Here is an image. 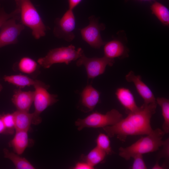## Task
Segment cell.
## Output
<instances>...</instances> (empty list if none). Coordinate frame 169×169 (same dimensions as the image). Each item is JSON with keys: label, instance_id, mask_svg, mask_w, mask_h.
Segmentation results:
<instances>
[{"label": "cell", "instance_id": "cell-1", "mask_svg": "<svg viewBox=\"0 0 169 169\" xmlns=\"http://www.w3.org/2000/svg\"><path fill=\"white\" fill-rule=\"evenodd\" d=\"M156 103L143 104L138 110L128 113L126 117L116 124L103 129L109 137L116 136L122 141H125L129 136L148 135L153 130L151 119L156 112Z\"/></svg>", "mask_w": 169, "mask_h": 169}, {"label": "cell", "instance_id": "cell-2", "mask_svg": "<svg viewBox=\"0 0 169 169\" xmlns=\"http://www.w3.org/2000/svg\"><path fill=\"white\" fill-rule=\"evenodd\" d=\"M163 131L158 128L145 137L126 147H120L119 155L126 160H129L137 154H143L155 151L162 146L164 141L162 139L165 135Z\"/></svg>", "mask_w": 169, "mask_h": 169}, {"label": "cell", "instance_id": "cell-3", "mask_svg": "<svg viewBox=\"0 0 169 169\" xmlns=\"http://www.w3.org/2000/svg\"><path fill=\"white\" fill-rule=\"evenodd\" d=\"M19 11L20 23L32 30V34L39 39L46 34L47 28L31 0H15Z\"/></svg>", "mask_w": 169, "mask_h": 169}, {"label": "cell", "instance_id": "cell-4", "mask_svg": "<svg viewBox=\"0 0 169 169\" xmlns=\"http://www.w3.org/2000/svg\"><path fill=\"white\" fill-rule=\"evenodd\" d=\"M83 53L82 49L75 50L74 46L71 44L67 47H62L51 49L44 57L38 59V64L47 69L56 63H65L66 64L72 61L78 59Z\"/></svg>", "mask_w": 169, "mask_h": 169}, {"label": "cell", "instance_id": "cell-5", "mask_svg": "<svg viewBox=\"0 0 169 169\" xmlns=\"http://www.w3.org/2000/svg\"><path fill=\"white\" fill-rule=\"evenodd\" d=\"M34 88L33 103L35 110L33 113L32 124L38 125L41 123L40 114L49 106L57 102V95L49 93L48 90L49 86L43 82L36 80L33 86Z\"/></svg>", "mask_w": 169, "mask_h": 169}, {"label": "cell", "instance_id": "cell-6", "mask_svg": "<svg viewBox=\"0 0 169 169\" xmlns=\"http://www.w3.org/2000/svg\"><path fill=\"white\" fill-rule=\"evenodd\" d=\"M123 118L122 114L118 110L113 109L105 114L95 112L83 119H78L75 122L78 130L84 128H103L114 125Z\"/></svg>", "mask_w": 169, "mask_h": 169}, {"label": "cell", "instance_id": "cell-7", "mask_svg": "<svg viewBox=\"0 0 169 169\" xmlns=\"http://www.w3.org/2000/svg\"><path fill=\"white\" fill-rule=\"evenodd\" d=\"M115 62L114 59L108 58L105 56L101 58H89L84 53L79 58L76 65H83L85 67L88 79H94L103 74L107 65L112 66Z\"/></svg>", "mask_w": 169, "mask_h": 169}, {"label": "cell", "instance_id": "cell-8", "mask_svg": "<svg viewBox=\"0 0 169 169\" xmlns=\"http://www.w3.org/2000/svg\"><path fill=\"white\" fill-rule=\"evenodd\" d=\"M53 33L54 35L67 42L73 40L75 27V19L73 10L69 9L61 18L55 20Z\"/></svg>", "mask_w": 169, "mask_h": 169}, {"label": "cell", "instance_id": "cell-9", "mask_svg": "<svg viewBox=\"0 0 169 169\" xmlns=\"http://www.w3.org/2000/svg\"><path fill=\"white\" fill-rule=\"evenodd\" d=\"M19 15L11 18L6 21L0 29V48L5 46L16 44L18 38L25 26L17 23Z\"/></svg>", "mask_w": 169, "mask_h": 169}, {"label": "cell", "instance_id": "cell-10", "mask_svg": "<svg viewBox=\"0 0 169 169\" xmlns=\"http://www.w3.org/2000/svg\"><path fill=\"white\" fill-rule=\"evenodd\" d=\"M89 19V25L80 30L82 37L91 47L99 49L105 44L101 38L100 33L101 31L105 29V26L100 24L94 16L90 17Z\"/></svg>", "mask_w": 169, "mask_h": 169}, {"label": "cell", "instance_id": "cell-11", "mask_svg": "<svg viewBox=\"0 0 169 169\" xmlns=\"http://www.w3.org/2000/svg\"><path fill=\"white\" fill-rule=\"evenodd\" d=\"M125 78L128 82H132L139 95L142 98L145 104L156 103V99L151 90L141 80L140 75H135L131 71L126 75Z\"/></svg>", "mask_w": 169, "mask_h": 169}, {"label": "cell", "instance_id": "cell-12", "mask_svg": "<svg viewBox=\"0 0 169 169\" xmlns=\"http://www.w3.org/2000/svg\"><path fill=\"white\" fill-rule=\"evenodd\" d=\"M34 97V91H23L19 88L14 90L11 100L17 110L29 112Z\"/></svg>", "mask_w": 169, "mask_h": 169}, {"label": "cell", "instance_id": "cell-13", "mask_svg": "<svg viewBox=\"0 0 169 169\" xmlns=\"http://www.w3.org/2000/svg\"><path fill=\"white\" fill-rule=\"evenodd\" d=\"M116 98L128 113L135 111L139 107L137 105L131 91L124 87L118 88L115 93Z\"/></svg>", "mask_w": 169, "mask_h": 169}, {"label": "cell", "instance_id": "cell-14", "mask_svg": "<svg viewBox=\"0 0 169 169\" xmlns=\"http://www.w3.org/2000/svg\"><path fill=\"white\" fill-rule=\"evenodd\" d=\"M81 97L82 105L91 111L99 101L100 93L91 85H88L81 93Z\"/></svg>", "mask_w": 169, "mask_h": 169}, {"label": "cell", "instance_id": "cell-15", "mask_svg": "<svg viewBox=\"0 0 169 169\" xmlns=\"http://www.w3.org/2000/svg\"><path fill=\"white\" fill-rule=\"evenodd\" d=\"M31 140L29 138L28 131H16L14 136L9 143L14 152L21 155L30 145Z\"/></svg>", "mask_w": 169, "mask_h": 169}, {"label": "cell", "instance_id": "cell-16", "mask_svg": "<svg viewBox=\"0 0 169 169\" xmlns=\"http://www.w3.org/2000/svg\"><path fill=\"white\" fill-rule=\"evenodd\" d=\"M104 50L105 56L113 59L123 56L126 52L123 44L117 40H113L105 44Z\"/></svg>", "mask_w": 169, "mask_h": 169}, {"label": "cell", "instance_id": "cell-17", "mask_svg": "<svg viewBox=\"0 0 169 169\" xmlns=\"http://www.w3.org/2000/svg\"><path fill=\"white\" fill-rule=\"evenodd\" d=\"M15 120V128L16 131H28L32 123L33 113L16 110L13 112Z\"/></svg>", "mask_w": 169, "mask_h": 169}, {"label": "cell", "instance_id": "cell-18", "mask_svg": "<svg viewBox=\"0 0 169 169\" xmlns=\"http://www.w3.org/2000/svg\"><path fill=\"white\" fill-rule=\"evenodd\" d=\"M4 81L21 89L27 86H33L37 79H33L28 76L21 74L4 75Z\"/></svg>", "mask_w": 169, "mask_h": 169}, {"label": "cell", "instance_id": "cell-19", "mask_svg": "<svg viewBox=\"0 0 169 169\" xmlns=\"http://www.w3.org/2000/svg\"><path fill=\"white\" fill-rule=\"evenodd\" d=\"M4 157L9 159L17 169H34L35 167L26 158L15 152L5 148L3 150Z\"/></svg>", "mask_w": 169, "mask_h": 169}, {"label": "cell", "instance_id": "cell-20", "mask_svg": "<svg viewBox=\"0 0 169 169\" xmlns=\"http://www.w3.org/2000/svg\"><path fill=\"white\" fill-rule=\"evenodd\" d=\"M106 153L97 146L92 150L86 155H82V159L94 167V166L103 161Z\"/></svg>", "mask_w": 169, "mask_h": 169}, {"label": "cell", "instance_id": "cell-21", "mask_svg": "<svg viewBox=\"0 0 169 169\" xmlns=\"http://www.w3.org/2000/svg\"><path fill=\"white\" fill-rule=\"evenodd\" d=\"M38 65L37 62L28 57H22L17 64V68L18 70L27 74H33L38 69Z\"/></svg>", "mask_w": 169, "mask_h": 169}, {"label": "cell", "instance_id": "cell-22", "mask_svg": "<svg viewBox=\"0 0 169 169\" xmlns=\"http://www.w3.org/2000/svg\"><path fill=\"white\" fill-rule=\"evenodd\" d=\"M152 13L154 14L164 25L169 24V11L165 6L158 2H155L151 6Z\"/></svg>", "mask_w": 169, "mask_h": 169}, {"label": "cell", "instance_id": "cell-23", "mask_svg": "<svg viewBox=\"0 0 169 169\" xmlns=\"http://www.w3.org/2000/svg\"><path fill=\"white\" fill-rule=\"evenodd\" d=\"M157 104L161 107L162 114L164 119L162 131L165 134L169 132V100L164 97H158L156 99Z\"/></svg>", "mask_w": 169, "mask_h": 169}, {"label": "cell", "instance_id": "cell-24", "mask_svg": "<svg viewBox=\"0 0 169 169\" xmlns=\"http://www.w3.org/2000/svg\"><path fill=\"white\" fill-rule=\"evenodd\" d=\"M97 146L105 151L107 154H110L112 153L109 136L100 133L96 140Z\"/></svg>", "mask_w": 169, "mask_h": 169}, {"label": "cell", "instance_id": "cell-25", "mask_svg": "<svg viewBox=\"0 0 169 169\" xmlns=\"http://www.w3.org/2000/svg\"><path fill=\"white\" fill-rule=\"evenodd\" d=\"M6 130L7 134H13L15 128V120L13 113L0 115Z\"/></svg>", "mask_w": 169, "mask_h": 169}, {"label": "cell", "instance_id": "cell-26", "mask_svg": "<svg viewBox=\"0 0 169 169\" xmlns=\"http://www.w3.org/2000/svg\"><path fill=\"white\" fill-rule=\"evenodd\" d=\"M134 159L131 167L132 169H146L147 167L143 159L142 154H137L134 156Z\"/></svg>", "mask_w": 169, "mask_h": 169}, {"label": "cell", "instance_id": "cell-27", "mask_svg": "<svg viewBox=\"0 0 169 169\" xmlns=\"http://www.w3.org/2000/svg\"><path fill=\"white\" fill-rule=\"evenodd\" d=\"M19 15V11L16 8L10 13H7L3 8H0V29L2 25L9 19Z\"/></svg>", "mask_w": 169, "mask_h": 169}, {"label": "cell", "instance_id": "cell-28", "mask_svg": "<svg viewBox=\"0 0 169 169\" xmlns=\"http://www.w3.org/2000/svg\"><path fill=\"white\" fill-rule=\"evenodd\" d=\"M169 141L168 138L164 141V143L162 146L163 148L159 154V159L162 157H164L167 160L169 159Z\"/></svg>", "mask_w": 169, "mask_h": 169}, {"label": "cell", "instance_id": "cell-29", "mask_svg": "<svg viewBox=\"0 0 169 169\" xmlns=\"http://www.w3.org/2000/svg\"><path fill=\"white\" fill-rule=\"evenodd\" d=\"M94 167L86 162L77 163L74 167V169H92Z\"/></svg>", "mask_w": 169, "mask_h": 169}, {"label": "cell", "instance_id": "cell-30", "mask_svg": "<svg viewBox=\"0 0 169 169\" xmlns=\"http://www.w3.org/2000/svg\"><path fill=\"white\" fill-rule=\"evenodd\" d=\"M82 1V0H68L69 9L73 10Z\"/></svg>", "mask_w": 169, "mask_h": 169}, {"label": "cell", "instance_id": "cell-31", "mask_svg": "<svg viewBox=\"0 0 169 169\" xmlns=\"http://www.w3.org/2000/svg\"><path fill=\"white\" fill-rule=\"evenodd\" d=\"M0 134H7L6 130L0 116Z\"/></svg>", "mask_w": 169, "mask_h": 169}, {"label": "cell", "instance_id": "cell-32", "mask_svg": "<svg viewBox=\"0 0 169 169\" xmlns=\"http://www.w3.org/2000/svg\"><path fill=\"white\" fill-rule=\"evenodd\" d=\"M166 167L165 165L160 166L159 165L158 161H157L155 164L153 166V169H162Z\"/></svg>", "mask_w": 169, "mask_h": 169}, {"label": "cell", "instance_id": "cell-33", "mask_svg": "<svg viewBox=\"0 0 169 169\" xmlns=\"http://www.w3.org/2000/svg\"><path fill=\"white\" fill-rule=\"evenodd\" d=\"M3 88V87L2 85L1 84H0V93L2 90Z\"/></svg>", "mask_w": 169, "mask_h": 169}, {"label": "cell", "instance_id": "cell-34", "mask_svg": "<svg viewBox=\"0 0 169 169\" xmlns=\"http://www.w3.org/2000/svg\"><path fill=\"white\" fill-rule=\"evenodd\" d=\"M140 0L147 1V0Z\"/></svg>", "mask_w": 169, "mask_h": 169}]
</instances>
